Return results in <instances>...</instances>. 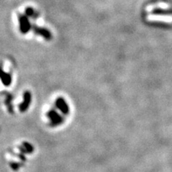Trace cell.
Returning <instances> with one entry per match:
<instances>
[{"label":"cell","instance_id":"2","mask_svg":"<svg viewBox=\"0 0 172 172\" xmlns=\"http://www.w3.org/2000/svg\"><path fill=\"white\" fill-rule=\"evenodd\" d=\"M19 18H20L19 19V21H20V30L22 33H26L30 28V23L28 22L27 18L25 17V16L20 15Z\"/></svg>","mask_w":172,"mask_h":172},{"label":"cell","instance_id":"4","mask_svg":"<svg viewBox=\"0 0 172 172\" xmlns=\"http://www.w3.org/2000/svg\"><path fill=\"white\" fill-rule=\"evenodd\" d=\"M156 6V7H158L159 9H164V10H166L169 8V4H167V3H158V4H156V5H154V6Z\"/></svg>","mask_w":172,"mask_h":172},{"label":"cell","instance_id":"1","mask_svg":"<svg viewBox=\"0 0 172 172\" xmlns=\"http://www.w3.org/2000/svg\"><path fill=\"white\" fill-rule=\"evenodd\" d=\"M148 19L151 21H159L163 22H172V16L168 15H151L148 16Z\"/></svg>","mask_w":172,"mask_h":172},{"label":"cell","instance_id":"3","mask_svg":"<svg viewBox=\"0 0 172 172\" xmlns=\"http://www.w3.org/2000/svg\"><path fill=\"white\" fill-rule=\"evenodd\" d=\"M35 32L37 33H39L42 36L45 38L46 39H49L51 38V34L49 32L48 30L45 29H42V28H35Z\"/></svg>","mask_w":172,"mask_h":172}]
</instances>
